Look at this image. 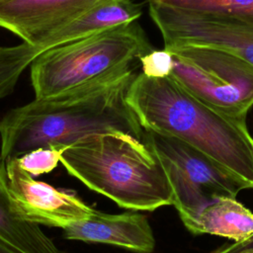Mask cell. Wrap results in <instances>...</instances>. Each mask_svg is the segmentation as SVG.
Masks as SVG:
<instances>
[{"instance_id":"cell-2","label":"cell","mask_w":253,"mask_h":253,"mask_svg":"<svg viewBox=\"0 0 253 253\" xmlns=\"http://www.w3.org/2000/svg\"><path fill=\"white\" fill-rule=\"evenodd\" d=\"M126 100L145 131L191 145L253 189V137L246 121L208 106L170 75L135 74Z\"/></svg>"},{"instance_id":"cell-6","label":"cell","mask_w":253,"mask_h":253,"mask_svg":"<svg viewBox=\"0 0 253 253\" xmlns=\"http://www.w3.org/2000/svg\"><path fill=\"white\" fill-rule=\"evenodd\" d=\"M143 141L160 161L183 223L212 201L236 198L248 186L204 153L174 137L145 131Z\"/></svg>"},{"instance_id":"cell-17","label":"cell","mask_w":253,"mask_h":253,"mask_svg":"<svg viewBox=\"0 0 253 253\" xmlns=\"http://www.w3.org/2000/svg\"><path fill=\"white\" fill-rule=\"evenodd\" d=\"M142 73L148 77L163 78L171 74L173 55L166 49H152L139 58Z\"/></svg>"},{"instance_id":"cell-13","label":"cell","mask_w":253,"mask_h":253,"mask_svg":"<svg viewBox=\"0 0 253 253\" xmlns=\"http://www.w3.org/2000/svg\"><path fill=\"white\" fill-rule=\"evenodd\" d=\"M184 225L193 234L217 235L238 242L253 235V212L236 198L221 197Z\"/></svg>"},{"instance_id":"cell-10","label":"cell","mask_w":253,"mask_h":253,"mask_svg":"<svg viewBox=\"0 0 253 253\" xmlns=\"http://www.w3.org/2000/svg\"><path fill=\"white\" fill-rule=\"evenodd\" d=\"M62 229L64 237L69 240L110 244L136 253H151L155 247L149 221L138 212L111 214L95 210L88 218Z\"/></svg>"},{"instance_id":"cell-19","label":"cell","mask_w":253,"mask_h":253,"mask_svg":"<svg viewBox=\"0 0 253 253\" xmlns=\"http://www.w3.org/2000/svg\"><path fill=\"white\" fill-rule=\"evenodd\" d=\"M0 253H21L2 239H0Z\"/></svg>"},{"instance_id":"cell-7","label":"cell","mask_w":253,"mask_h":253,"mask_svg":"<svg viewBox=\"0 0 253 253\" xmlns=\"http://www.w3.org/2000/svg\"><path fill=\"white\" fill-rule=\"evenodd\" d=\"M164 48L208 46L235 54L253 64V24L221 16L193 14L148 5Z\"/></svg>"},{"instance_id":"cell-1","label":"cell","mask_w":253,"mask_h":253,"mask_svg":"<svg viewBox=\"0 0 253 253\" xmlns=\"http://www.w3.org/2000/svg\"><path fill=\"white\" fill-rule=\"evenodd\" d=\"M135 74L47 97L12 109L0 119L5 163L39 147H66L95 133L123 131L143 140L144 129L126 103Z\"/></svg>"},{"instance_id":"cell-9","label":"cell","mask_w":253,"mask_h":253,"mask_svg":"<svg viewBox=\"0 0 253 253\" xmlns=\"http://www.w3.org/2000/svg\"><path fill=\"white\" fill-rule=\"evenodd\" d=\"M106 0H0V28L38 46L50 35Z\"/></svg>"},{"instance_id":"cell-18","label":"cell","mask_w":253,"mask_h":253,"mask_svg":"<svg viewBox=\"0 0 253 253\" xmlns=\"http://www.w3.org/2000/svg\"><path fill=\"white\" fill-rule=\"evenodd\" d=\"M212 253H253V235L244 240L224 245Z\"/></svg>"},{"instance_id":"cell-11","label":"cell","mask_w":253,"mask_h":253,"mask_svg":"<svg viewBox=\"0 0 253 253\" xmlns=\"http://www.w3.org/2000/svg\"><path fill=\"white\" fill-rule=\"evenodd\" d=\"M141 12V6L131 0H106L54 32L37 47L42 52L53 46L135 22Z\"/></svg>"},{"instance_id":"cell-4","label":"cell","mask_w":253,"mask_h":253,"mask_svg":"<svg viewBox=\"0 0 253 253\" xmlns=\"http://www.w3.org/2000/svg\"><path fill=\"white\" fill-rule=\"evenodd\" d=\"M152 49L136 21L45 49L31 64L36 98L52 97L134 73L136 61Z\"/></svg>"},{"instance_id":"cell-15","label":"cell","mask_w":253,"mask_h":253,"mask_svg":"<svg viewBox=\"0 0 253 253\" xmlns=\"http://www.w3.org/2000/svg\"><path fill=\"white\" fill-rule=\"evenodd\" d=\"M40 53L37 46L24 42L13 46H0V100L14 90L20 75Z\"/></svg>"},{"instance_id":"cell-5","label":"cell","mask_w":253,"mask_h":253,"mask_svg":"<svg viewBox=\"0 0 253 253\" xmlns=\"http://www.w3.org/2000/svg\"><path fill=\"white\" fill-rule=\"evenodd\" d=\"M168 49L170 76L193 96L231 118L246 121L253 106V64L230 52L208 46Z\"/></svg>"},{"instance_id":"cell-12","label":"cell","mask_w":253,"mask_h":253,"mask_svg":"<svg viewBox=\"0 0 253 253\" xmlns=\"http://www.w3.org/2000/svg\"><path fill=\"white\" fill-rule=\"evenodd\" d=\"M0 239L21 253H66L42 231L25 218L8 189L6 163L0 159Z\"/></svg>"},{"instance_id":"cell-8","label":"cell","mask_w":253,"mask_h":253,"mask_svg":"<svg viewBox=\"0 0 253 253\" xmlns=\"http://www.w3.org/2000/svg\"><path fill=\"white\" fill-rule=\"evenodd\" d=\"M6 171L11 197L25 218L32 222L64 228L88 218L95 211L74 192L34 179L18 158L6 162Z\"/></svg>"},{"instance_id":"cell-16","label":"cell","mask_w":253,"mask_h":253,"mask_svg":"<svg viewBox=\"0 0 253 253\" xmlns=\"http://www.w3.org/2000/svg\"><path fill=\"white\" fill-rule=\"evenodd\" d=\"M66 147H39L18 157L21 166L33 176L53 171Z\"/></svg>"},{"instance_id":"cell-14","label":"cell","mask_w":253,"mask_h":253,"mask_svg":"<svg viewBox=\"0 0 253 253\" xmlns=\"http://www.w3.org/2000/svg\"><path fill=\"white\" fill-rule=\"evenodd\" d=\"M148 5L177 11L230 17L253 24V0H147Z\"/></svg>"},{"instance_id":"cell-3","label":"cell","mask_w":253,"mask_h":253,"mask_svg":"<svg viewBox=\"0 0 253 253\" xmlns=\"http://www.w3.org/2000/svg\"><path fill=\"white\" fill-rule=\"evenodd\" d=\"M66 171L121 208L152 211L173 203L164 169L149 146L123 131L89 135L61 155Z\"/></svg>"}]
</instances>
